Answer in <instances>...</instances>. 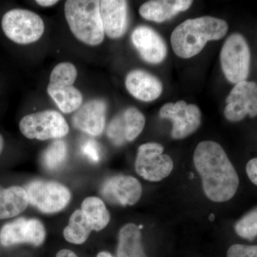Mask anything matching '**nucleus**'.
<instances>
[{
    "label": "nucleus",
    "mask_w": 257,
    "mask_h": 257,
    "mask_svg": "<svg viewBox=\"0 0 257 257\" xmlns=\"http://www.w3.org/2000/svg\"><path fill=\"white\" fill-rule=\"evenodd\" d=\"M193 160L207 198L214 202H224L234 197L239 185V176L219 144L213 141L199 143Z\"/></svg>",
    "instance_id": "obj_1"
},
{
    "label": "nucleus",
    "mask_w": 257,
    "mask_h": 257,
    "mask_svg": "<svg viewBox=\"0 0 257 257\" xmlns=\"http://www.w3.org/2000/svg\"><path fill=\"white\" fill-rule=\"evenodd\" d=\"M228 29V24L221 19L209 16L189 19L172 32V49L181 58H191L198 55L208 42L222 39Z\"/></svg>",
    "instance_id": "obj_2"
},
{
    "label": "nucleus",
    "mask_w": 257,
    "mask_h": 257,
    "mask_svg": "<svg viewBox=\"0 0 257 257\" xmlns=\"http://www.w3.org/2000/svg\"><path fill=\"white\" fill-rule=\"evenodd\" d=\"M64 15L71 32L79 41L89 46H97L104 41L100 1H66Z\"/></svg>",
    "instance_id": "obj_3"
},
{
    "label": "nucleus",
    "mask_w": 257,
    "mask_h": 257,
    "mask_svg": "<svg viewBox=\"0 0 257 257\" xmlns=\"http://www.w3.org/2000/svg\"><path fill=\"white\" fill-rule=\"evenodd\" d=\"M5 36L18 45H30L41 38L45 25L40 15L28 10L13 9L2 19Z\"/></svg>",
    "instance_id": "obj_4"
},
{
    "label": "nucleus",
    "mask_w": 257,
    "mask_h": 257,
    "mask_svg": "<svg viewBox=\"0 0 257 257\" xmlns=\"http://www.w3.org/2000/svg\"><path fill=\"white\" fill-rule=\"evenodd\" d=\"M223 73L233 84L246 81L249 73L251 54L244 37L239 33L230 35L221 50Z\"/></svg>",
    "instance_id": "obj_5"
},
{
    "label": "nucleus",
    "mask_w": 257,
    "mask_h": 257,
    "mask_svg": "<svg viewBox=\"0 0 257 257\" xmlns=\"http://www.w3.org/2000/svg\"><path fill=\"white\" fill-rule=\"evenodd\" d=\"M20 130L25 138L41 141L64 138L69 132V125L64 116L55 110L26 115L20 121Z\"/></svg>",
    "instance_id": "obj_6"
},
{
    "label": "nucleus",
    "mask_w": 257,
    "mask_h": 257,
    "mask_svg": "<svg viewBox=\"0 0 257 257\" xmlns=\"http://www.w3.org/2000/svg\"><path fill=\"white\" fill-rule=\"evenodd\" d=\"M164 150V147L157 143L144 144L139 147L135 160L137 173L152 182L168 177L173 170L174 163L170 156L163 155Z\"/></svg>",
    "instance_id": "obj_7"
},
{
    "label": "nucleus",
    "mask_w": 257,
    "mask_h": 257,
    "mask_svg": "<svg viewBox=\"0 0 257 257\" xmlns=\"http://www.w3.org/2000/svg\"><path fill=\"white\" fill-rule=\"evenodd\" d=\"M25 189L29 204L47 214L62 211L68 205L71 199L69 189L57 182L34 181Z\"/></svg>",
    "instance_id": "obj_8"
},
{
    "label": "nucleus",
    "mask_w": 257,
    "mask_h": 257,
    "mask_svg": "<svg viewBox=\"0 0 257 257\" xmlns=\"http://www.w3.org/2000/svg\"><path fill=\"white\" fill-rule=\"evenodd\" d=\"M162 119H170L173 123L171 136L182 140L195 133L201 124V111L195 104H187L180 100L167 103L160 110Z\"/></svg>",
    "instance_id": "obj_9"
},
{
    "label": "nucleus",
    "mask_w": 257,
    "mask_h": 257,
    "mask_svg": "<svg viewBox=\"0 0 257 257\" xmlns=\"http://www.w3.org/2000/svg\"><path fill=\"white\" fill-rule=\"evenodd\" d=\"M226 101L224 114L230 121H241L246 115L257 116L256 83L246 80L235 84Z\"/></svg>",
    "instance_id": "obj_10"
},
{
    "label": "nucleus",
    "mask_w": 257,
    "mask_h": 257,
    "mask_svg": "<svg viewBox=\"0 0 257 257\" xmlns=\"http://www.w3.org/2000/svg\"><path fill=\"white\" fill-rule=\"evenodd\" d=\"M46 237V231L42 223L36 219L19 218L8 223L0 231V242L5 246L28 243L39 246Z\"/></svg>",
    "instance_id": "obj_11"
},
{
    "label": "nucleus",
    "mask_w": 257,
    "mask_h": 257,
    "mask_svg": "<svg viewBox=\"0 0 257 257\" xmlns=\"http://www.w3.org/2000/svg\"><path fill=\"white\" fill-rule=\"evenodd\" d=\"M145 117L137 108L130 106L118 113L106 128V136L116 146L133 142L143 131Z\"/></svg>",
    "instance_id": "obj_12"
},
{
    "label": "nucleus",
    "mask_w": 257,
    "mask_h": 257,
    "mask_svg": "<svg viewBox=\"0 0 257 257\" xmlns=\"http://www.w3.org/2000/svg\"><path fill=\"white\" fill-rule=\"evenodd\" d=\"M101 194L112 204L133 206L141 198L143 187L138 179L131 176H114L103 183Z\"/></svg>",
    "instance_id": "obj_13"
},
{
    "label": "nucleus",
    "mask_w": 257,
    "mask_h": 257,
    "mask_svg": "<svg viewBox=\"0 0 257 257\" xmlns=\"http://www.w3.org/2000/svg\"><path fill=\"white\" fill-rule=\"evenodd\" d=\"M106 109L107 104L103 99L88 101L74 113L72 124L90 136H100L105 127Z\"/></svg>",
    "instance_id": "obj_14"
},
{
    "label": "nucleus",
    "mask_w": 257,
    "mask_h": 257,
    "mask_svg": "<svg viewBox=\"0 0 257 257\" xmlns=\"http://www.w3.org/2000/svg\"><path fill=\"white\" fill-rule=\"evenodd\" d=\"M131 40L140 57L147 63L160 64L167 57L165 41L156 31L149 27L140 26L135 29Z\"/></svg>",
    "instance_id": "obj_15"
},
{
    "label": "nucleus",
    "mask_w": 257,
    "mask_h": 257,
    "mask_svg": "<svg viewBox=\"0 0 257 257\" xmlns=\"http://www.w3.org/2000/svg\"><path fill=\"white\" fill-rule=\"evenodd\" d=\"M100 13L103 29L106 36L119 39L127 28V2L124 0L100 1Z\"/></svg>",
    "instance_id": "obj_16"
},
{
    "label": "nucleus",
    "mask_w": 257,
    "mask_h": 257,
    "mask_svg": "<svg viewBox=\"0 0 257 257\" xmlns=\"http://www.w3.org/2000/svg\"><path fill=\"white\" fill-rule=\"evenodd\" d=\"M125 86L130 94L138 100L152 101L162 92V82L146 71L136 69L126 75Z\"/></svg>",
    "instance_id": "obj_17"
},
{
    "label": "nucleus",
    "mask_w": 257,
    "mask_h": 257,
    "mask_svg": "<svg viewBox=\"0 0 257 257\" xmlns=\"http://www.w3.org/2000/svg\"><path fill=\"white\" fill-rule=\"evenodd\" d=\"M192 3L189 0H152L142 5L139 12L145 20L161 23L188 10Z\"/></svg>",
    "instance_id": "obj_18"
},
{
    "label": "nucleus",
    "mask_w": 257,
    "mask_h": 257,
    "mask_svg": "<svg viewBox=\"0 0 257 257\" xmlns=\"http://www.w3.org/2000/svg\"><path fill=\"white\" fill-rule=\"evenodd\" d=\"M28 204L25 189L20 187L5 189L0 185V219L19 215L26 209Z\"/></svg>",
    "instance_id": "obj_19"
},
{
    "label": "nucleus",
    "mask_w": 257,
    "mask_h": 257,
    "mask_svg": "<svg viewBox=\"0 0 257 257\" xmlns=\"http://www.w3.org/2000/svg\"><path fill=\"white\" fill-rule=\"evenodd\" d=\"M47 91L60 110L64 114L75 112L82 105V92L74 85H58L49 83Z\"/></svg>",
    "instance_id": "obj_20"
},
{
    "label": "nucleus",
    "mask_w": 257,
    "mask_h": 257,
    "mask_svg": "<svg viewBox=\"0 0 257 257\" xmlns=\"http://www.w3.org/2000/svg\"><path fill=\"white\" fill-rule=\"evenodd\" d=\"M116 256L147 257L142 243L141 232L136 224L130 223L120 229Z\"/></svg>",
    "instance_id": "obj_21"
},
{
    "label": "nucleus",
    "mask_w": 257,
    "mask_h": 257,
    "mask_svg": "<svg viewBox=\"0 0 257 257\" xmlns=\"http://www.w3.org/2000/svg\"><path fill=\"white\" fill-rule=\"evenodd\" d=\"M81 210L85 216L91 229L94 231H101L104 229L110 221L109 211L106 209L104 203L99 198H86L83 201Z\"/></svg>",
    "instance_id": "obj_22"
},
{
    "label": "nucleus",
    "mask_w": 257,
    "mask_h": 257,
    "mask_svg": "<svg viewBox=\"0 0 257 257\" xmlns=\"http://www.w3.org/2000/svg\"><path fill=\"white\" fill-rule=\"evenodd\" d=\"M89 223L81 209L74 211L69 218V224L63 231L65 239L74 244H82L91 234Z\"/></svg>",
    "instance_id": "obj_23"
},
{
    "label": "nucleus",
    "mask_w": 257,
    "mask_h": 257,
    "mask_svg": "<svg viewBox=\"0 0 257 257\" xmlns=\"http://www.w3.org/2000/svg\"><path fill=\"white\" fill-rule=\"evenodd\" d=\"M68 150L62 140H55L50 144L42 155L44 167L49 170H55L63 165L67 160Z\"/></svg>",
    "instance_id": "obj_24"
},
{
    "label": "nucleus",
    "mask_w": 257,
    "mask_h": 257,
    "mask_svg": "<svg viewBox=\"0 0 257 257\" xmlns=\"http://www.w3.org/2000/svg\"><path fill=\"white\" fill-rule=\"evenodd\" d=\"M77 77V69L70 62L57 64L50 74V83L58 85L72 86Z\"/></svg>",
    "instance_id": "obj_25"
},
{
    "label": "nucleus",
    "mask_w": 257,
    "mask_h": 257,
    "mask_svg": "<svg viewBox=\"0 0 257 257\" xmlns=\"http://www.w3.org/2000/svg\"><path fill=\"white\" fill-rule=\"evenodd\" d=\"M235 231L243 239L252 241L257 236V208L245 214L235 224Z\"/></svg>",
    "instance_id": "obj_26"
},
{
    "label": "nucleus",
    "mask_w": 257,
    "mask_h": 257,
    "mask_svg": "<svg viewBox=\"0 0 257 257\" xmlns=\"http://www.w3.org/2000/svg\"><path fill=\"white\" fill-rule=\"evenodd\" d=\"M226 257H257V245H232L228 249Z\"/></svg>",
    "instance_id": "obj_27"
},
{
    "label": "nucleus",
    "mask_w": 257,
    "mask_h": 257,
    "mask_svg": "<svg viewBox=\"0 0 257 257\" xmlns=\"http://www.w3.org/2000/svg\"><path fill=\"white\" fill-rule=\"evenodd\" d=\"M82 153L94 162H97L100 159V151L98 144L94 140H88L83 144Z\"/></svg>",
    "instance_id": "obj_28"
},
{
    "label": "nucleus",
    "mask_w": 257,
    "mask_h": 257,
    "mask_svg": "<svg viewBox=\"0 0 257 257\" xmlns=\"http://www.w3.org/2000/svg\"><path fill=\"white\" fill-rule=\"evenodd\" d=\"M246 171L251 182L257 186V158L252 159L248 162Z\"/></svg>",
    "instance_id": "obj_29"
},
{
    "label": "nucleus",
    "mask_w": 257,
    "mask_h": 257,
    "mask_svg": "<svg viewBox=\"0 0 257 257\" xmlns=\"http://www.w3.org/2000/svg\"><path fill=\"white\" fill-rule=\"evenodd\" d=\"M59 1L57 0H37L36 3L40 6L43 7V8H49V7L54 6L57 5Z\"/></svg>",
    "instance_id": "obj_30"
},
{
    "label": "nucleus",
    "mask_w": 257,
    "mask_h": 257,
    "mask_svg": "<svg viewBox=\"0 0 257 257\" xmlns=\"http://www.w3.org/2000/svg\"><path fill=\"white\" fill-rule=\"evenodd\" d=\"M56 257H77V256L71 250L62 249L57 253Z\"/></svg>",
    "instance_id": "obj_31"
},
{
    "label": "nucleus",
    "mask_w": 257,
    "mask_h": 257,
    "mask_svg": "<svg viewBox=\"0 0 257 257\" xmlns=\"http://www.w3.org/2000/svg\"><path fill=\"white\" fill-rule=\"evenodd\" d=\"M96 257H114L111 253L106 252V251H102V252H100L98 253L97 256Z\"/></svg>",
    "instance_id": "obj_32"
},
{
    "label": "nucleus",
    "mask_w": 257,
    "mask_h": 257,
    "mask_svg": "<svg viewBox=\"0 0 257 257\" xmlns=\"http://www.w3.org/2000/svg\"><path fill=\"white\" fill-rule=\"evenodd\" d=\"M3 148H4V139L3 136L0 135V155L3 152Z\"/></svg>",
    "instance_id": "obj_33"
},
{
    "label": "nucleus",
    "mask_w": 257,
    "mask_h": 257,
    "mask_svg": "<svg viewBox=\"0 0 257 257\" xmlns=\"http://www.w3.org/2000/svg\"><path fill=\"white\" fill-rule=\"evenodd\" d=\"M214 214H211V216H210V220H211V221H213V220H214Z\"/></svg>",
    "instance_id": "obj_34"
}]
</instances>
